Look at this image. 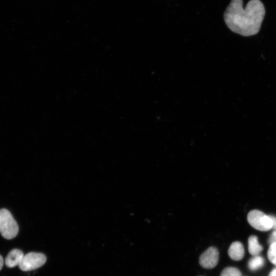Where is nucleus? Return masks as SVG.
<instances>
[{
	"instance_id": "nucleus-1",
	"label": "nucleus",
	"mask_w": 276,
	"mask_h": 276,
	"mask_svg": "<svg viewBox=\"0 0 276 276\" xmlns=\"http://www.w3.org/2000/svg\"><path fill=\"white\" fill-rule=\"evenodd\" d=\"M265 13L260 0H250L243 7L242 0H232L223 15L227 27L243 36L257 34L260 31Z\"/></svg>"
},
{
	"instance_id": "nucleus-2",
	"label": "nucleus",
	"mask_w": 276,
	"mask_h": 276,
	"mask_svg": "<svg viewBox=\"0 0 276 276\" xmlns=\"http://www.w3.org/2000/svg\"><path fill=\"white\" fill-rule=\"evenodd\" d=\"M18 226L10 212L0 209V234L6 239L15 238L18 233Z\"/></svg>"
},
{
	"instance_id": "nucleus-3",
	"label": "nucleus",
	"mask_w": 276,
	"mask_h": 276,
	"mask_svg": "<svg viewBox=\"0 0 276 276\" xmlns=\"http://www.w3.org/2000/svg\"><path fill=\"white\" fill-rule=\"evenodd\" d=\"M247 220L250 225L257 230L267 231L272 228V221L269 216L261 211H250L247 215Z\"/></svg>"
},
{
	"instance_id": "nucleus-4",
	"label": "nucleus",
	"mask_w": 276,
	"mask_h": 276,
	"mask_svg": "<svg viewBox=\"0 0 276 276\" xmlns=\"http://www.w3.org/2000/svg\"><path fill=\"white\" fill-rule=\"evenodd\" d=\"M46 260L44 254L31 252L24 255L18 266L24 271H31L42 266L45 263Z\"/></svg>"
},
{
	"instance_id": "nucleus-5",
	"label": "nucleus",
	"mask_w": 276,
	"mask_h": 276,
	"mask_svg": "<svg viewBox=\"0 0 276 276\" xmlns=\"http://www.w3.org/2000/svg\"><path fill=\"white\" fill-rule=\"evenodd\" d=\"M219 261V251L214 246L209 247L199 257V263L205 269L214 268Z\"/></svg>"
},
{
	"instance_id": "nucleus-6",
	"label": "nucleus",
	"mask_w": 276,
	"mask_h": 276,
	"mask_svg": "<svg viewBox=\"0 0 276 276\" xmlns=\"http://www.w3.org/2000/svg\"><path fill=\"white\" fill-rule=\"evenodd\" d=\"M24 256L23 252L18 249L11 250L6 257L5 263L9 268L19 265Z\"/></svg>"
},
{
	"instance_id": "nucleus-7",
	"label": "nucleus",
	"mask_w": 276,
	"mask_h": 276,
	"mask_svg": "<svg viewBox=\"0 0 276 276\" xmlns=\"http://www.w3.org/2000/svg\"><path fill=\"white\" fill-rule=\"evenodd\" d=\"M229 257L233 260H241L244 256V249L242 244L238 241L233 242L228 250Z\"/></svg>"
},
{
	"instance_id": "nucleus-8",
	"label": "nucleus",
	"mask_w": 276,
	"mask_h": 276,
	"mask_svg": "<svg viewBox=\"0 0 276 276\" xmlns=\"http://www.w3.org/2000/svg\"><path fill=\"white\" fill-rule=\"evenodd\" d=\"M248 250L254 256H258L263 250V247L259 243L258 238L254 235L250 236L248 240Z\"/></svg>"
},
{
	"instance_id": "nucleus-9",
	"label": "nucleus",
	"mask_w": 276,
	"mask_h": 276,
	"mask_svg": "<svg viewBox=\"0 0 276 276\" xmlns=\"http://www.w3.org/2000/svg\"><path fill=\"white\" fill-rule=\"evenodd\" d=\"M264 264V259L260 256H255L251 258L248 263V266L251 270H256L261 268Z\"/></svg>"
},
{
	"instance_id": "nucleus-10",
	"label": "nucleus",
	"mask_w": 276,
	"mask_h": 276,
	"mask_svg": "<svg viewBox=\"0 0 276 276\" xmlns=\"http://www.w3.org/2000/svg\"><path fill=\"white\" fill-rule=\"evenodd\" d=\"M220 276H241V273L236 267H227L223 269Z\"/></svg>"
},
{
	"instance_id": "nucleus-11",
	"label": "nucleus",
	"mask_w": 276,
	"mask_h": 276,
	"mask_svg": "<svg viewBox=\"0 0 276 276\" xmlns=\"http://www.w3.org/2000/svg\"><path fill=\"white\" fill-rule=\"evenodd\" d=\"M267 257L270 262L276 265V242L270 244L267 251Z\"/></svg>"
},
{
	"instance_id": "nucleus-12",
	"label": "nucleus",
	"mask_w": 276,
	"mask_h": 276,
	"mask_svg": "<svg viewBox=\"0 0 276 276\" xmlns=\"http://www.w3.org/2000/svg\"><path fill=\"white\" fill-rule=\"evenodd\" d=\"M268 242L270 244L276 242V231L273 232L269 238Z\"/></svg>"
},
{
	"instance_id": "nucleus-13",
	"label": "nucleus",
	"mask_w": 276,
	"mask_h": 276,
	"mask_svg": "<svg viewBox=\"0 0 276 276\" xmlns=\"http://www.w3.org/2000/svg\"><path fill=\"white\" fill-rule=\"evenodd\" d=\"M272 221V228L276 231V217L269 215Z\"/></svg>"
},
{
	"instance_id": "nucleus-14",
	"label": "nucleus",
	"mask_w": 276,
	"mask_h": 276,
	"mask_svg": "<svg viewBox=\"0 0 276 276\" xmlns=\"http://www.w3.org/2000/svg\"><path fill=\"white\" fill-rule=\"evenodd\" d=\"M4 264V260L3 257L0 255V270L2 269Z\"/></svg>"
},
{
	"instance_id": "nucleus-15",
	"label": "nucleus",
	"mask_w": 276,
	"mask_h": 276,
	"mask_svg": "<svg viewBox=\"0 0 276 276\" xmlns=\"http://www.w3.org/2000/svg\"><path fill=\"white\" fill-rule=\"evenodd\" d=\"M269 276H276V268L273 269L269 273Z\"/></svg>"
}]
</instances>
